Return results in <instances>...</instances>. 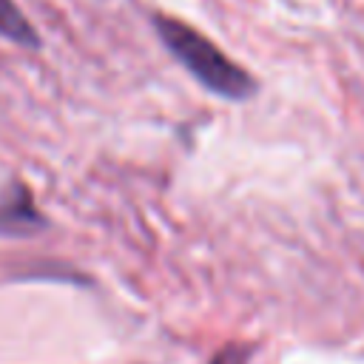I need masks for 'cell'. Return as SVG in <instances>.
Returning <instances> with one entry per match:
<instances>
[{
	"label": "cell",
	"instance_id": "obj_1",
	"mask_svg": "<svg viewBox=\"0 0 364 364\" xmlns=\"http://www.w3.org/2000/svg\"><path fill=\"white\" fill-rule=\"evenodd\" d=\"M159 40L171 48V54L213 94L225 100H247L256 94V80L236 65L228 54H222L208 37H202L196 28L185 26L173 17H154Z\"/></svg>",
	"mask_w": 364,
	"mask_h": 364
},
{
	"label": "cell",
	"instance_id": "obj_2",
	"mask_svg": "<svg viewBox=\"0 0 364 364\" xmlns=\"http://www.w3.org/2000/svg\"><path fill=\"white\" fill-rule=\"evenodd\" d=\"M46 228V216L34 208V199L26 185L14 182L3 196H0V236H31Z\"/></svg>",
	"mask_w": 364,
	"mask_h": 364
},
{
	"label": "cell",
	"instance_id": "obj_3",
	"mask_svg": "<svg viewBox=\"0 0 364 364\" xmlns=\"http://www.w3.org/2000/svg\"><path fill=\"white\" fill-rule=\"evenodd\" d=\"M0 34L17 46H26V48L40 46L34 26L23 17V11L14 6V0H0Z\"/></svg>",
	"mask_w": 364,
	"mask_h": 364
},
{
	"label": "cell",
	"instance_id": "obj_4",
	"mask_svg": "<svg viewBox=\"0 0 364 364\" xmlns=\"http://www.w3.org/2000/svg\"><path fill=\"white\" fill-rule=\"evenodd\" d=\"M247 358H250V350H247V347H242V344H228V347H222V350L213 355L210 364H247Z\"/></svg>",
	"mask_w": 364,
	"mask_h": 364
}]
</instances>
